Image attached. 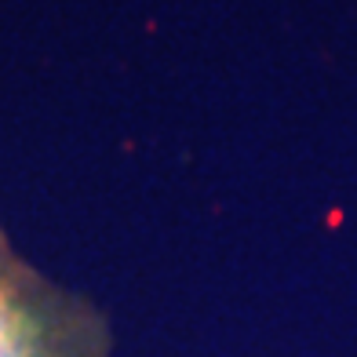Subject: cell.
<instances>
[{"instance_id":"6da1fadb","label":"cell","mask_w":357,"mask_h":357,"mask_svg":"<svg viewBox=\"0 0 357 357\" xmlns=\"http://www.w3.org/2000/svg\"><path fill=\"white\" fill-rule=\"evenodd\" d=\"M0 357H106L91 306L40 281L0 241Z\"/></svg>"}]
</instances>
